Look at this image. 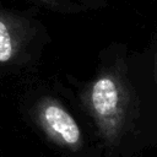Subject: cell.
Masks as SVG:
<instances>
[{"label":"cell","instance_id":"obj_1","mask_svg":"<svg viewBox=\"0 0 157 157\" xmlns=\"http://www.w3.org/2000/svg\"><path fill=\"white\" fill-rule=\"evenodd\" d=\"M87 107L102 139L108 144L117 142L126 115V97L120 82L113 75L98 77L88 91Z\"/></svg>","mask_w":157,"mask_h":157},{"label":"cell","instance_id":"obj_2","mask_svg":"<svg viewBox=\"0 0 157 157\" xmlns=\"http://www.w3.org/2000/svg\"><path fill=\"white\" fill-rule=\"evenodd\" d=\"M37 121L58 146L76 151L82 146V132L74 117L55 99L44 98L37 107Z\"/></svg>","mask_w":157,"mask_h":157},{"label":"cell","instance_id":"obj_3","mask_svg":"<svg viewBox=\"0 0 157 157\" xmlns=\"http://www.w3.org/2000/svg\"><path fill=\"white\" fill-rule=\"evenodd\" d=\"M13 55V42L7 25L0 18V63L5 64Z\"/></svg>","mask_w":157,"mask_h":157},{"label":"cell","instance_id":"obj_4","mask_svg":"<svg viewBox=\"0 0 157 157\" xmlns=\"http://www.w3.org/2000/svg\"><path fill=\"white\" fill-rule=\"evenodd\" d=\"M40 1H43V2H48V4H52V2H54L55 0H40Z\"/></svg>","mask_w":157,"mask_h":157}]
</instances>
